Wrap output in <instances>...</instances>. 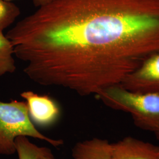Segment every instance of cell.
Returning <instances> with one entry per match:
<instances>
[{
  "label": "cell",
  "mask_w": 159,
  "mask_h": 159,
  "mask_svg": "<svg viewBox=\"0 0 159 159\" xmlns=\"http://www.w3.org/2000/svg\"><path fill=\"white\" fill-rule=\"evenodd\" d=\"M6 36L34 83L96 95L159 51V0H52Z\"/></svg>",
  "instance_id": "obj_1"
},
{
  "label": "cell",
  "mask_w": 159,
  "mask_h": 159,
  "mask_svg": "<svg viewBox=\"0 0 159 159\" xmlns=\"http://www.w3.org/2000/svg\"><path fill=\"white\" fill-rule=\"evenodd\" d=\"M96 96L108 107L130 114L139 128L159 133V94L136 93L117 84L104 89Z\"/></svg>",
  "instance_id": "obj_2"
},
{
  "label": "cell",
  "mask_w": 159,
  "mask_h": 159,
  "mask_svg": "<svg viewBox=\"0 0 159 159\" xmlns=\"http://www.w3.org/2000/svg\"><path fill=\"white\" fill-rule=\"evenodd\" d=\"M20 136L39 139L56 148L64 144L63 140L51 139L37 130L30 119L25 102L0 101V154L10 156L16 153V140Z\"/></svg>",
  "instance_id": "obj_3"
},
{
  "label": "cell",
  "mask_w": 159,
  "mask_h": 159,
  "mask_svg": "<svg viewBox=\"0 0 159 159\" xmlns=\"http://www.w3.org/2000/svg\"><path fill=\"white\" fill-rule=\"evenodd\" d=\"M120 84L131 92L159 95V51L148 57Z\"/></svg>",
  "instance_id": "obj_4"
},
{
  "label": "cell",
  "mask_w": 159,
  "mask_h": 159,
  "mask_svg": "<svg viewBox=\"0 0 159 159\" xmlns=\"http://www.w3.org/2000/svg\"><path fill=\"white\" fill-rule=\"evenodd\" d=\"M21 96L25 100L30 119L34 125L49 127L60 117V110L57 102L47 95H39L32 91H24Z\"/></svg>",
  "instance_id": "obj_5"
},
{
  "label": "cell",
  "mask_w": 159,
  "mask_h": 159,
  "mask_svg": "<svg viewBox=\"0 0 159 159\" xmlns=\"http://www.w3.org/2000/svg\"><path fill=\"white\" fill-rule=\"evenodd\" d=\"M113 159H159V147L133 137L111 143Z\"/></svg>",
  "instance_id": "obj_6"
},
{
  "label": "cell",
  "mask_w": 159,
  "mask_h": 159,
  "mask_svg": "<svg viewBox=\"0 0 159 159\" xmlns=\"http://www.w3.org/2000/svg\"><path fill=\"white\" fill-rule=\"evenodd\" d=\"M73 159H113L111 143L107 140L93 138L75 144Z\"/></svg>",
  "instance_id": "obj_7"
},
{
  "label": "cell",
  "mask_w": 159,
  "mask_h": 159,
  "mask_svg": "<svg viewBox=\"0 0 159 159\" xmlns=\"http://www.w3.org/2000/svg\"><path fill=\"white\" fill-rule=\"evenodd\" d=\"M14 50L11 41L3 31H0V77L8 73H13L16 71Z\"/></svg>",
  "instance_id": "obj_8"
},
{
  "label": "cell",
  "mask_w": 159,
  "mask_h": 159,
  "mask_svg": "<svg viewBox=\"0 0 159 159\" xmlns=\"http://www.w3.org/2000/svg\"><path fill=\"white\" fill-rule=\"evenodd\" d=\"M16 149L18 159H39L41 156L52 154L50 148L39 147L31 142L25 136L17 137Z\"/></svg>",
  "instance_id": "obj_9"
},
{
  "label": "cell",
  "mask_w": 159,
  "mask_h": 159,
  "mask_svg": "<svg viewBox=\"0 0 159 159\" xmlns=\"http://www.w3.org/2000/svg\"><path fill=\"white\" fill-rule=\"evenodd\" d=\"M20 13V8L12 1L0 0V31L14 23Z\"/></svg>",
  "instance_id": "obj_10"
},
{
  "label": "cell",
  "mask_w": 159,
  "mask_h": 159,
  "mask_svg": "<svg viewBox=\"0 0 159 159\" xmlns=\"http://www.w3.org/2000/svg\"><path fill=\"white\" fill-rule=\"evenodd\" d=\"M35 7L39 8L42 6H46L51 2L52 0H32Z\"/></svg>",
  "instance_id": "obj_11"
},
{
  "label": "cell",
  "mask_w": 159,
  "mask_h": 159,
  "mask_svg": "<svg viewBox=\"0 0 159 159\" xmlns=\"http://www.w3.org/2000/svg\"><path fill=\"white\" fill-rule=\"evenodd\" d=\"M39 159H55L54 157V156L52 154H47V155H44L43 156H41Z\"/></svg>",
  "instance_id": "obj_12"
},
{
  "label": "cell",
  "mask_w": 159,
  "mask_h": 159,
  "mask_svg": "<svg viewBox=\"0 0 159 159\" xmlns=\"http://www.w3.org/2000/svg\"><path fill=\"white\" fill-rule=\"evenodd\" d=\"M155 134H156V136L157 137V139L159 140V133H155Z\"/></svg>",
  "instance_id": "obj_13"
},
{
  "label": "cell",
  "mask_w": 159,
  "mask_h": 159,
  "mask_svg": "<svg viewBox=\"0 0 159 159\" xmlns=\"http://www.w3.org/2000/svg\"><path fill=\"white\" fill-rule=\"evenodd\" d=\"M6 1H15V0H6Z\"/></svg>",
  "instance_id": "obj_14"
}]
</instances>
